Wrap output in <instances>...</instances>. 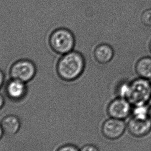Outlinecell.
Wrapping results in <instances>:
<instances>
[{
  "instance_id": "cell-13",
  "label": "cell",
  "mask_w": 151,
  "mask_h": 151,
  "mask_svg": "<svg viewBox=\"0 0 151 151\" xmlns=\"http://www.w3.org/2000/svg\"><path fill=\"white\" fill-rule=\"evenodd\" d=\"M130 82L123 81L120 83L116 88V97H120L128 99L130 93Z\"/></svg>"
},
{
  "instance_id": "cell-8",
  "label": "cell",
  "mask_w": 151,
  "mask_h": 151,
  "mask_svg": "<svg viewBox=\"0 0 151 151\" xmlns=\"http://www.w3.org/2000/svg\"><path fill=\"white\" fill-rule=\"evenodd\" d=\"M127 130L134 138H143L151 132V122L149 119L140 120L131 117L127 123Z\"/></svg>"
},
{
  "instance_id": "cell-9",
  "label": "cell",
  "mask_w": 151,
  "mask_h": 151,
  "mask_svg": "<svg viewBox=\"0 0 151 151\" xmlns=\"http://www.w3.org/2000/svg\"><path fill=\"white\" fill-rule=\"evenodd\" d=\"M4 134L8 136H14L21 127V121L17 116L9 114L5 116L0 122Z\"/></svg>"
},
{
  "instance_id": "cell-10",
  "label": "cell",
  "mask_w": 151,
  "mask_h": 151,
  "mask_svg": "<svg viewBox=\"0 0 151 151\" xmlns=\"http://www.w3.org/2000/svg\"><path fill=\"white\" fill-rule=\"evenodd\" d=\"M94 57L98 63L105 64L110 62L114 57V50L111 46L102 44L96 47L94 51Z\"/></svg>"
},
{
  "instance_id": "cell-20",
  "label": "cell",
  "mask_w": 151,
  "mask_h": 151,
  "mask_svg": "<svg viewBox=\"0 0 151 151\" xmlns=\"http://www.w3.org/2000/svg\"><path fill=\"white\" fill-rule=\"evenodd\" d=\"M148 119L151 122V105L149 106V114H148Z\"/></svg>"
},
{
  "instance_id": "cell-18",
  "label": "cell",
  "mask_w": 151,
  "mask_h": 151,
  "mask_svg": "<svg viewBox=\"0 0 151 151\" xmlns=\"http://www.w3.org/2000/svg\"><path fill=\"white\" fill-rule=\"evenodd\" d=\"M5 103V101L4 97L2 94L0 93V110L4 106Z\"/></svg>"
},
{
  "instance_id": "cell-2",
  "label": "cell",
  "mask_w": 151,
  "mask_h": 151,
  "mask_svg": "<svg viewBox=\"0 0 151 151\" xmlns=\"http://www.w3.org/2000/svg\"><path fill=\"white\" fill-rule=\"evenodd\" d=\"M49 44L55 52L62 55L73 50L75 36L72 31L68 28H58L51 34Z\"/></svg>"
},
{
  "instance_id": "cell-7",
  "label": "cell",
  "mask_w": 151,
  "mask_h": 151,
  "mask_svg": "<svg viewBox=\"0 0 151 151\" xmlns=\"http://www.w3.org/2000/svg\"><path fill=\"white\" fill-rule=\"evenodd\" d=\"M3 88L6 96L11 101L16 102L24 99L29 91L28 84L11 78L6 80Z\"/></svg>"
},
{
  "instance_id": "cell-16",
  "label": "cell",
  "mask_w": 151,
  "mask_h": 151,
  "mask_svg": "<svg viewBox=\"0 0 151 151\" xmlns=\"http://www.w3.org/2000/svg\"><path fill=\"white\" fill-rule=\"evenodd\" d=\"M80 151H100L96 145L93 144L84 145L80 149Z\"/></svg>"
},
{
  "instance_id": "cell-3",
  "label": "cell",
  "mask_w": 151,
  "mask_h": 151,
  "mask_svg": "<svg viewBox=\"0 0 151 151\" xmlns=\"http://www.w3.org/2000/svg\"><path fill=\"white\" fill-rule=\"evenodd\" d=\"M151 99V83L149 80L140 78L130 82L128 100L132 105L148 104Z\"/></svg>"
},
{
  "instance_id": "cell-15",
  "label": "cell",
  "mask_w": 151,
  "mask_h": 151,
  "mask_svg": "<svg viewBox=\"0 0 151 151\" xmlns=\"http://www.w3.org/2000/svg\"><path fill=\"white\" fill-rule=\"evenodd\" d=\"M56 151H80V149L73 144L67 143L60 146Z\"/></svg>"
},
{
  "instance_id": "cell-4",
  "label": "cell",
  "mask_w": 151,
  "mask_h": 151,
  "mask_svg": "<svg viewBox=\"0 0 151 151\" xmlns=\"http://www.w3.org/2000/svg\"><path fill=\"white\" fill-rule=\"evenodd\" d=\"M37 73V67L33 61L27 59H19L11 66L9 78L29 83L33 80Z\"/></svg>"
},
{
  "instance_id": "cell-12",
  "label": "cell",
  "mask_w": 151,
  "mask_h": 151,
  "mask_svg": "<svg viewBox=\"0 0 151 151\" xmlns=\"http://www.w3.org/2000/svg\"><path fill=\"white\" fill-rule=\"evenodd\" d=\"M149 109L148 104L132 105L131 117L140 120L147 119Z\"/></svg>"
},
{
  "instance_id": "cell-11",
  "label": "cell",
  "mask_w": 151,
  "mask_h": 151,
  "mask_svg": "<svg viewBox=\"0 0 151 151\" xmlns=\"http://www.w3.org/2000/svg\"><path fill=\"white\" fill-rule=\"evenodd\" d=\"M135 70L140 78L147 80L151 79V57H143L136 64Z\"/></svg>"
},
{
  "instance_id": "cell-19",
  "label": "cell",
  "mask_w": 151,
  "mask_h": 151,
  "mask_svg": "<svg viewBox=\"0 0 151 151\" xmlns=\"http://www.w3.org/2000/svg\"><path fill=\"white\" fill-rule=\"evenodd\" d=\"M4 134V132H3V131L1 125V124H0V140L2 138Z\"/></svg>"
},
{
  "instance_id": "cell-5",
  "label": "cell",
  "mask_w": 151,
  "mask_h": 151,
  "mask_svg": "<svg viewBox=\"0 0 151 151\" xmlns=\"http://www.w3.org/2000/svg\"><path fill=\"white\" fill-rule=\"evenodd\" d=\"M132 105L126 99L116 97L109 102L107 113L109 118L125 120L132 115Z\"/></svg>"
},
{
  "instance_id": "cell-1",
  "label": "cell",
  "mask_w": 151,
  "mask_h": 151,
  "mask_svg": "<svg viewBox=\"0 0 151 151\" xmlns=\"http://www.w3.org/2000/svg\"><path fill=\"white\" fill-rule=\"evenodd\" d=\"M85 60L80 52L75 50L61 55L57 65L59 77L66 82H73L84 71Z\"/></svg>"
},
{
  "instance_id": "cell-21",
  "label": "cell",
  "mask_w": 151,
  "mask_h": 151,
  "mask_svg": "<svg viewBox=\"0 0 151 151\" xmlns=\"http://www.w3.org/2000/svg\"><path fill=\"white\" fill-rule=\"evenodd\" d=\"M149 49H150V50L151 51V40L150 41V45H149Z\"/></svg>"
},
{
  "instance_id": "cell-14",
  "label": "cell",
  "mask_w": 151,
  "mask_h": 151,
  "mask_svg": "<svg viewBox=\"0 0 151 151\" xmlns=\"http://www.w3.org/2000/svg\"><path fill=\"white\" fill-rule=\"evenodd\" d=\"M141 21L147 27H151V9L145 10L141 16Z\"/></svg>"
},
{
  "instance_id": "cell-6",
  "label": "cell",
  "mask_w": 151,
  "mask_h": 151,
  "mask_svg": "<svg viewBox=\"0 0 151 151\" xmlns=\"http://www.w3.org/2000/svg\"><path fill=\"white\" fill-rule=\"evenodd\" d=\"M127 130V123L124 120L109 118L103 122L101 132L105 138L116 140L121 138Z\"/></svg>"
},
{
  "instance_id": "cell-17",
  "label": "cell",
  "mask_w": 151,
  "mask_h": 151,
  "mask_svg": "<svg viewBox=\"0 0 151 151\" xmlns=\"http://www.w3.org/2000/svg\"><path fill=\"white\" fill-rule=\"evenodd\" d=\"M8 79L4 71L0 69V91L4 86L5 83Z\"/></svg>"
}]
</instances>
